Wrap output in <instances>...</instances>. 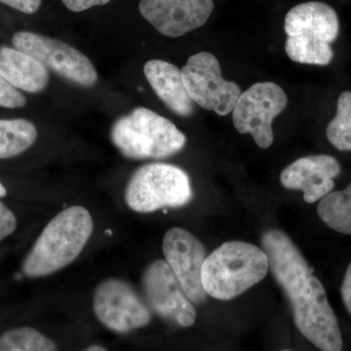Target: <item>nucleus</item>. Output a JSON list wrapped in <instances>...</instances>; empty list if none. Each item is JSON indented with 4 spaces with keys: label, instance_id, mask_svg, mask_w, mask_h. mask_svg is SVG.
Returning a JSON list of instances; mask_svg holds the SVG:
<instances>
[{
    "label": "nucleus",
    "instance_id": "6",
    "mask_svg": "<svg viewBox=\"0 0 351 351\" xmlns=\"http://www.w3.org/2000/svg\"><path fill=\"white\" fill-rule=\"evenodd\" d=\"M193 199L189 175L178 166L151 163L138 168L129 180L126 204L137 213L186 206Z\"/></svg>",
    "mask_w": 351,
    "mask_h": 351
},
{
    "label": "nucleus",
    "instance_id": "20",
    "mask_svg": "<svg viewBox=\"0 0 351 351\" xmlns=\"http://www.w3.org/2000/svg\"><path fill=\"white\" fill-rule=\"evenodd\" d=\"M328 141L341 152H351V92L339 95L337 114L327 127Z\"/></svg>",
    "mask_w": 351,
    "mask_h": 351
},
{
    "label": "nucleus",
    "instance_id": "7",
    "mask_svg": "<svg viewBox=\"0 0 351 351\" xmlns=\"http://www.w3.org/2000/svg\"><path fill=\"white\" fill-rule=\"evenodd\" d=\"M285 91L270 82H258L240 95L232 110V121L240 134H250L261 149L274 144L272 122L287 107Z\"/></svg>",
    "mask_w": 351,
    "mask_h": 351
},
{
    "label": "nucleus",
    "instance_id": "11",
    "mask_svg": "<svg viewBox=\"0 0 351 351\" xmlns=\"http://www.w3.org/2000/svg\"><path fill=\"white\" fill-rule=\"evenodd\" d=\"M142 288L152 313L180 327H189L195 322L193 302L165 260L154 261L145 267Z\"/></svg>",
    "mask_w": 351,
    "mask_h": 351
},
{
    "label": "nucleus",
    "instance_id": "16",
    "mask_svg": "<svg viewBox=\"0 0 351 351\" xmlns=\"http://www.w3.org/2000/svg\"><path fill=\"white\" fill-rule=\"evenodd\" d=\"M0 75L12 86L39 93L47 86L49 73L36 58L17 48L0 47Z\"/></svg>",
    "mask_w": 351,
    "mask_h": 351
},
{
    "label": "nucleus",
    "instance_id": "27",
    "mask_svg": "<svg viewBox=\"0 0 351 351\" xmlns=\"http://www.w3.org/2000/svg\"><path fill=\"white\" fill-rule=\"evenodd\" d=\"M6 189L4 188L3 184H2L1 182H0V198L4 197V196H6Z\"/></svg>",
    "mask_w": 351,
    "mask_h": 351
},
{
    "label": "nucleus",
    "instance_id": "3",
    "mask_svg": "<svg viewBox=\"0 0 351 351\" xmlns=\"http://www.w3.org/2000/svg\"><path fill=\"white\" fill-rule=\"evenodd\" d=\"M269 270L263 248L244 241L226 242L205 258L203 288L214 299L230 301L262 281Z\"/></svg>",
    "mask_w": 351,
    "mask_h": 351
},
{
    "label": "nucleus",
    "instance_id": "22",
    "mask_svg": "<svg viewBox=\"0 0 351 351\" xmlns=\"http://www.w3.org/2000/svg\"><path fill=\"white\" fill-rule=\"evenodd\" d=\"M17 228V219L10 209L0 201V241L12 234Z\"/></svg>",
    "mask_w": 351,
    "mask_h": 351
},
{
    "label": "nucleus",
    "instance_id": "17",
    "mask_svg": "<svg viewBox=\"0 0 351 351\" xmlns=\"http://www.w3.org/2000/svg\"><path fill=\"white\" fill-rule=\"evenodd\" d=\"M38 138V130L29 120L0 119V159L19 156Z\"/></svg>",
    "mask_w": 351,
    "mask_h": 351
},
{
    "label": "nucleus",
    "instance_id": "24",
    "mask_svg": "<svg viewBox=\"0 0 351 351\" xmlns=\"http://www.w3.org/2000/svg\"><path fill=\"white\" fill-rule=\"evenodd\" d=\"M110 0H62L64 6L73 12H82L95 6L105 5Z\"/></svg>",
    "mask_w": 351,
    "mask_h": 351
},
{
    "label": "nucleus",
    "instance_id": "13",
    "mask_svg": "<svg viewBox=\"0 0 351 351\" xmlns=\"http://www.w3.org/2000/svg\"><path fill=\"white\" fill-rule=\"evenodd\" d=\"M213 0H141L138 10L163 36L180 38L206 24Z\"/></svg>",
    "mask_w": 351,
    "mask_h": 351
},
{
    "label": "nucleus",
    "instance_id": "5",
    "mask_svg": "<svg viewBox=\"0 0 351 351\" xmlns=\"http://www.w3.org/2000/svg\"><path fill=\"white\" fill-rule=\"evenodd\" d=\"M110 138L122 156L130 159H162L184 149L186 137L166 117L147 108H137L120 117Z\"/></svg>",
    "mask_w": 351,
    "mask_h": 351
},
{
    "label": "nucleus",
    "instance_id": "21",
    "mask_svg": "<svg viewBox=\"0 0 351 351\" xmlns=\"http://www.w3.org/2000/svg\"><path fill=\"white\" fill-rule=\"evenodd\" d=\"M25 104L27 100L23 94L0 75V107L20 108L25 107Z\"/></svg>",
    "mask_w": 351,
    "mask_h": 351
},
{
    "label": "nucleus",
    "instance_id": "23",
    "mask_svg": "<svg viewBox=\"0 0 351 351\" xmlns=\"http://www.w3.org/2000/svg\"><path fill=\"white\" fill-rule=\"evenodd\" d=\"M0 2L25 14L38 12L41 5V0H0Z\"/></svg>",
    "mask_w": 351,
    "mask_h": 351
},
{
    "label": "nucleus",
    "instance_id": "2",
    "mask_svg": "<svg viewBox=\"0 0 351 351\" xmlns=\"http://www.w3.org/2000/svg\"><path fill=\"white\" fill-rule=\"evenodd\" d=\"M94 230L86 208L71 206L56 215L32 245L22 270L29 278L50 276L75 262Z\"/></svg>",
    "mask_w": 351,
    "mask_h": 351
},
{
    "label": "nucleus",
    "instance_id": "19",
    "mask_svg": "<svg viewBox=\"0 0 351 351\" xmlns=\"http://www.w3.org/2000/svg\"><path fill=\"white\" fill-rule=\"evenodd\" d=\"M58 346L52 339L31 327L8 330L0 336L1 351H54Z\"/></svg>",
    "mask_w": 351,
    "mask_h": 351
},
{
    "label": "nucleus",
    "instance_id": "25",
    "mask_svg": "<svg viewBox=\"0 0 351 351\" xmlns=\"http://www.w3.org/2000/svg\"><path fill=\"white\" fill-rule=\"evenodd\" d=\"M341 298H343L346 311L351 315V263L346 269L343 285H341Z\"/></svg>",
    "mask_w": 351,
    "mask_h": 351
},
{
    "label": "nucleus",
    "instance_id": "18",
    "mask_svg": "<svg viewBox=\"0 0 351 351\" xmlns=\"http://www.w3.org/2000/svg\"><path fill=\"white\" fill-rule=\"evenodd\" d=\"M317 213L332 230L351 235V182L343 191L325 195L318 204Z\"/></svg>",
    "mask_w": 351,
    "mask_h": 351
},
{
    "label": "nucleus",
    "instance_id": "14",
    "mask_svg": "<svg viewBox=\"0 0 351 351\" xmlns=\"http://www.w3.org/2000/svg\"><path fill=\"white\" fill-rule=\"evenodd\" d=\"M341 170L335 157L315 154L291 163L281 173L280 182L285 189L302 191L306 202L314 203L331 193L334 179L341 174Z\"/></svg>",
    "mask_w": 351,
    "mask_h": 351
},
{
    "label": "nucleus",
    "instance_id": "12",
    "mask_svg": "<svg viewBox=\"0 0 351 351\" xmlns=\"http://www.w3.org/2000/svg\"><path fill=\"white\" fill-rule=\"evenodd\" d=\"M163 253L189 299L195 304L206 301L202 267L207 253L200 240L184 228H171L164 235Z\"/></svg>",
    "mask_w": 351,
    "mask_h": 351
},
{
    "label": "nucleus",
    "instance_id": "4",
    "mask_svg": "<svg viewBox=\"0 0 351 351\" xmlns=\"http://www.w3.org/2000/svg\"><path fill=\"white\" fill-rule=\"evenodd\" d=\"M286 54L295 63L327 66L334 58L331 44L338 38L339 17L331 6L309 1L293 7L284 22Z\"/></svg>",
    "mask_w": 351,
    "mask_h": 351
},
{
    "label": "nucleus",
    "instance_id": "8",
    "mask_svg": "<svg viewBox=\"0 0 351 351\" xmlns=\"http://www.w3.org/2000/svg\"><path fill=\"white\" fill-rule=\"evenodd\" d=\"M182 75L193 103L221 117L232 112L242 93L237 83L223 77L218 59L211 53L200 52L189 57Z\"/></svg>",
    "mask_w": 351,
    "mask_h": 351
},
{
    "label": "nucleus",
    "instance_id": "9",
    "mask_svg": "<svg viewBox=\"0 0 351 351\" xmlns=\"http://www.w3.org/2000/svg\"><path fill=\"white\" fill-rule=\"evenodd\" d=\"M93 311L103 326L117 334H126L147 326L152 311L130 283L108 278L95 289Z\"/></svg>",
    "mask_w": 351,
    "mask_h": 351
},
{
    "label": "nucleus",
    "instance_id": "1",
    "mask_svg": "<svg viewBox=\"0 0 351 351\" xmlns=\"http://www.w3.org/2000/svg\"><path fill=\"white\" fill-rule=\"evenodd\" d=\"M262 246L298 330L321 350H341L343 337L326 291L292 239L282 230H269L263 234Z\"/></svg>",
    "mask_w": 351,
    "mask_h": 351
},
{
    "label": "nucleus",
    "instance_id": "15",
    "mask_svg": "<svg viewBox=\"0 0 351 351\" xmlns=\"http://www.w3.org/2000/svg\"><path fill=\"white\" fill-rule=\"evenodd\" d=\"M144 73L147 82L166 107L180 117L193 114V101L184 86L182 71L175 64L162 60H151L145 64Z\"/></svg>",
    "mask_w": 351,
    "mask_h": 351
},
{
    "label": "nucleus",
    "instance_id": "10",
    "mask_svg": "<svg viewBox=\"0 0 351 351\" xmlns=\"http://www.w3.org/2000/svg\"><path fill=\"white\" fill-rule=\"evenodd\" d=\"M14 47L36 58L45 68L80 86L91 87L98 82L94 64L73 46L31 32H16Z\"/></svg>",
    "mask_w": 351,
    "mask_h": 351
},
{
    "label": "nucleus",
    "instance_id": "26",
    "mask_svg": "<svg viewBox=\"0 0 351 351\" xmlns=\"http://www.w3.org/2000/svg\"><path fill=\"white\" fill-rule=\"evenodd\" d=\"M87 351H106L107 348H104V346L99 345H94L89 346V348H86Z\"/></svg>",
    "mask_w": 351,
    "mask_h": 351
}]
</instances>
